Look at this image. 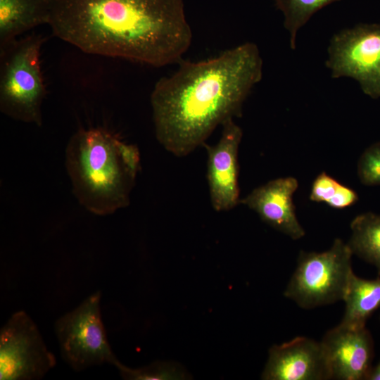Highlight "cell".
<instances>
[{"mask_svg": "<svg viewBox=\"0 0 380 380\" xmlns=\"http://www.w3.org/2000/svg\"><path fill=\"white\" fill-rule=\"evenodd\" d=\"M53 0H0V49L24 32L49 23Z\"/></svg>", "mask_w": 380, "mask_h": 380, "instance_id": "cell-13", "label": "cell"}, {"mask_svg": "<svg viewBox=\"0 0 380 380\" xmlns=\"http://www.w3.org/2000/svg\"><path fill=\"white\" fill-rule=\"evenodd\" d=\"M326 67L332 78L350 77L369 97L380 98V23H360L331 38Z\"/></svg>", "mask_w": 380, "mask_h": 380, "instance_id": "cell-7", "label": "cell"}, {"mask_svg": "<svg viewBox=\"0 0 380 380\" xmlns=\"http://www.w3.org/2000/svg\"><path fill=\"white\" fill-rule=\"evenodd\" d=\"M98 291L55 322L54 329L61 357L75 372L118 360L101 319Z\"/></svg>", "mask_w": 380, "mask_h": 380, "instance_id": "cell-6", "label": "cell"}, {"mask_svg": "<svg viewBox=\"0 0 380 380\" xmlns=\"http://www.w3.org/2000/svg\"><path fill=\"white\" fill-rule=\"evenodd\" d=\"M321 343L326 355L329 379L367 380L374 356L370 331L341 324L327 331Z\"/></svg>", "mask_w": 380, "mask_h": 380, "instance_id": "cell-10", "label": "cell"}, {"mask_svg": "<svg viewBox=\"0 0 380 380\" xmlns=\"http://www.w3.org/2000/svg\"><path fill=\"white\" fill-rule=\"evenodd\" d=\"M298 187L293 177H280L254 189L239 203L255 211L274 229L293 240L303 238L305 232L295 210L293 196Z\"/></svg>", "mask_w": 380, "mask_h": 380, "instance_id": "cell-12", "label": "cell"}, {"mask_svg": "<svg viewBox=\"0 0 380 380\" xmlns=\"http://www.w3.org/2000/svg\"><path fill=\"white\" fill-rule=\"evenodd\" d=\"M56 364L31 317L13 313L0 330V379H41Z\"/></svg>", "mask_w": 380, "mask_h": 380, "instance_id": "cell-8", "label": "cell"}, {"mask_svg": "<svg viewBox=\"0 0 380 380\" xmlns=\"http://www.w3.org/2000/svg\"><path fill=\"white\" fill-rule=\"evenodd\" d=\"M264 380L329 379L322 344L312 338L297 336L273 345L261 375Z\"/></svg>", "mask_w": 380, "mask_h": 380, "instance_id": "cell-11", "label": "cell"}, {"mask_svg": "<svg viewBox=\"0 0 380 380\" xmlns=\"http://www.w3.org/2000/svg\"><path fill=\"white\" fill-rule=\"evenodd\" d=\"M347 242L353 255L374 266L380 274V215L367 212L350 222Z\"/></svg>", "mask_w": 380, "mask_h": 380, "instance_id": "cell-15", "label": "cell"}, {"mask_svg": "<svg viewBox=\"0 0 380 380\" xmlns=\"http://www.w3.org/2000/svg\"><path fill=\"white\" fill-rule=\"evenodd\" d=\"M341 183L324 172L314 179L310 199L317 203H327L336 194Z\"/></svg>", "mask_w": 380, "mask_h": 380, "instance_id": "cell-19", "label": "cell"}, {"mask_svg": "<svg viewBox=\"0 0 380 380\" xmlns=\"http://www.w3.org/2000/svg\"><path fill=\"white\" fill-rule=\"evenodd\" d=\"M155 84L150 101L156 137L184 157L205 144L215 128L240 116L244 101L262 77L257 45L245 42L218 56L184 61Z\"/></svg>", "mask_w": 380, "mask_h": 380, "instance_id": "cell-1", "label": "cell"}, {"mask_svg": "<svg viewBox=\"0 0 380 380\" xmlns=\"http://www.w3.org/2000/svg\"><path fill=\"white\" fill-rule=\"evenodd\" d=\"M44 41L42 35L33 34L0 49V110L39 127L46 94L39 60Z\"/></svg>", "mask_w": 380, "mask_h": 380, "instance_id": "cell-4", "label": "cell"}, {"mask_svg": "<svg viewBox=\"0 0 380 380\" xmlns=\"http://www.w3.org/2000/svg\"><path fill=\"white\" fill-rule=\"evenodd\" d=\"M49 25L85 53L154 67L178 63L192 41L184 0H53Z\"/></svg>", "mask_w": 380, "mask_h": 380, "instance_id": "cell-2", "label": "cell"}, {"mask_svg": "<svg viewBox=\"0 0 380 380\" xmlns=\"http://www.w3.org/2000/svg\"><path fill=\"white\" fill-rule=\"evenodd\" d=\"M359 180L366 186H380V141L361 154L357 167Z\"/></svg>", "mask_w": 380, "mask_h": 380, "instance_id": "cell-18", "label": "cell"}, {"mask_svg": "<svg viewBox=\"0 0 380 380\" xmlns=\"http://www.w3.org/2000/svg\"><path fill=\"white\" fill-rule=\"evenodd\" d=\"M358 200L357 194L351 188L341 184L336 194L327 203L335 209H343L355 204Z\"/></svg>", "mask_w": 380, "mask_h": 380, "instance_id": "cell-20", "label": "cell"}, {"mask_svg": "<svg viewBox=\"0 0 380 380\" xmlns=\"http://www.w3.org/2000/svg\"><path fill=\"white\" fill-rule=\"evenodd\" d=\"M218 142L203 146L207 150V178L210 202L218 212L227 211L240 201L239 187V147L242 139V129L234 120L222 125Z\"/></svg>", "mask_w": 380, "mask_h": 380, "instance_id": "cell-9", "label": "cell"}, {"mask_svg": "<svg viewBox=\"0 0 380 380\" xmlns=\"http://www.w3.org/2000/svg\"><path fill=\"white\" fill-rule=\"evenodd\" d=\"M284 15V26L289 33L291 49H296L297 33L311 17L334 2L341 0H273Z\"/></svg>", "mask_w": 380, "mask_h": 380, "instance_id": "cell-16", "label": "cell"}, {"mask_svg": "<svg viewBox=\"0 0 380 380\" xmlns=\"http://www.w3.org/2000/svg\"><path fill=\"white\" fill-rule=\"evenodd\" d=\"M345 312L341 324L362 328L372 315L380 308V277L366 279L353 272L344 296Z\"/></svg>", "mask_w": 380, "mask_h": 380, "instance_id": "cell-14", "label": "cell"}, {"mask_svg": "<svg viewBox=\"0 0 380 380\" xmlns=\"http://www.w3.org/2000/svg\"><path fill=\"white\" fill-rule=\"evenodd\" d=\"M65 167L79 203L107 215L129 205L140 155L136 146L103 129H80L67 145Z\"/></svg>", "mask_w": 380, "mask_h": 380, "instance_id": "cell-3", "label": "cell"}, {"mask_svg": "<svg viewBox=\"0 0 380 380\" xmlns=\"http://www.w3.org/2000/svg\"><path fill=\"white\" fill-rule=\"evenodd\" d=\"M367 380H380V361L372 367Z\"/></svg>", "mask_w": 380, "mask_h": 380, "instance_id": "cell-21", "label": "cell"}, {"mask_svg": "<svg viewBox=\"0 0 380 380\" xmlns=\"http://www.w3.org/2000/svg\"><path fill=\"white\" fill-rule=\"evenodd\" d=\"M124 379L163 380L183 379L187 376L183 368L172 362H154L149 365L132 369L122 365L118 360L114 365Z\"/></svg>", "mask_w": 380, "mask_h": 380, "instance_id": "cell-17", "label": "cell"}, {"mask_svg": "<svg viewBox=\"0 0 380 380\" xmlns=\"http://www.w3.org/2000/svg\"><path fill=\"white\" fill-rule=\"evenodd\" d=\"M353 255L348 243L338 238L325 251H300L284 296L305 310L343 300L353 273Z\"/></svg>", "mask_w": 380, "mask_h": 380, "instance_id": "cell-5", "label": "cell"}]
</instances>
